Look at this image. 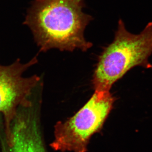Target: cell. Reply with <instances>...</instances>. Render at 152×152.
I'll return each instance as SVG.
<instances>
[{
	"instance_id": "cell-4",
	"label": "cell",
	"mask_w": 152,
	"mask_h": 152,
	"mask_svg": "<svg viewBox=\"0 0 152 152\" xmlns=\"http://www.w3.org/2000/svg\"><path fill=\"white\" fill-rule=\"evenodd\" d=\"M37 62L36 57L28 63L19 61L7 66L0 65V113L4 116L7 145L11 141L10 127L19 108L32 105L30 97L39 84L38 76L23 74Z\"/></svg>"
},
{
	"instance_id": "cell-3",
	"label": "cell",
	"mask_w": 152,
	"mask_h": 152,
	"mask_svg": "<svg viewBox=\"0 0 152 152\" xmlns=\"http://www.w3.org/2000/svg\"><path fill=\"white\" fill-rule=\"evenodd\" d=\"M116 99L110 91H95L73 116L55 125L52 148L62 152H87L91 138L102 130Z\"/></svg>"
},
{
	"instance_id": "cell-2",
	"label": "cell",
	"mask_w": 152,
	"mask_h": 152,
	"mask_svg": "<svg viewBox=\"0 0 152 152\" xmlns=\"http://www.w3.org/2000/svg\"><path fill=\"white\" fill-rule=\"evenodd\" d=\"M152 22L138 34L126 30L118 21L113 41L104 49L98 58L92 79L95 91H110L114 83L135 66L152 68Z\"/></svg>"
},
{
	"instance_id": "cell-5",
	"label": "cell",
	"mask_w": 152,
	"mask_h": 152,
	"mask_svg": "<svg viewBox=\"0 0 152 152\" xmlns=\"http://www.w3.org/2000/svg\"><path fill=\"white\" fill-rule=\"evenodd\" d=\"M10 152H45L34 106L21 107L12 122Z\"/></svg>"
},
{
	"instance_id": "cell-1",
	"label": "cell",
	"mask_w": 152,
	"mask_h": 152,
	"mask_svg": "<svg viewBox=\"0 0 152 152\" xmlns=\"http://www.w3.org/2000/svg\"><path fill=\"white\" fill-rule=\"evenodd\" d=\"M29 25L41 50L52 49L85 52L93 44L84 33L93 19L83 12L84 0H45L39 1Z\"/></svg>"
},
{
	"instance_id": "cell-6",
	"label": "cell",
	"mask_w": 152,
	"mask_h": 152,
	"mask_svg": "<svg viewBox=\"0 0 152 152\" xmlns=\"http://www.w3.org/2000/svg\"><path fill=\"white\" fill-rule=\"evenodd\" d=\"M45 1V0H37V1L39 2V1Z\"/></svg>"
}]
</instances>
